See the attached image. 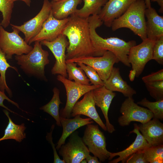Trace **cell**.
I'll return each instance as SVG.
<instances>
[{
	"label": "cell",
	"instance_id": "cell-1",
	"mask_svg": "<svg viewBox=\"0 0 163 163\" xmlns=\"http://www.w3.org/2000/svg\"><path fill=\"white\" fill-rule=\"evenodd\" d=\"M69 18L62 33L68 39L66 60L84 56H96L91 39L88 18H82L75 14Z\"/></svg>",
	"mask_w": 163,
	"mask_h": 163
},
{
	"label": "cell",
	"instance_id": "cell-2",
	"mask_svg": "<svg viewBox=\"0 0 163 163\" xmlns=\"http://www.w3.org/2000/svg\"><path fill=\"white\" fill-rule=\"evenodd\" d=\"M91 39L95 49L96 56H102L105 52L110 51L117 57L119 61L129 67L128 56L131 48L136 45L135 40L126 42L117 37L104 38L96 32V29L101 26L103 22L98 15L90 16L88 18Z\"/></svg>",
	"mask_w": 163,
	"mask_h": 163
},
{
	"label": "cell",
	"instance_id": "cell-3",
	"mask_svg": "<svg viewBox=\"0 0 163 163\" xmlns=\"http://www.w3.org/2000/svg\"><path fill=\"white\" fill-rule=\"evenodd\" d=\"M146 8L144 0L133 3L121 16L114 19L111 27L114 31L122 28L129 29L142 40L147 38L145 12Z\"/></svg>",
	"mask_w": 163,
	"mask_h": 163
},
{
	"label": "cell",
	"instance_id": "cell-4",
	"mask_svg": "<svg viewBox=\"0 0 163 163\" xmlns=\"http://www.w3.org/2000/svg\"><path fill=\"white\" fill-rule=\"evenodd\" d=\"M32 49L28 53L15 56L17 63L26 74L45 81V68L49 64L48 52L43 50L41 43L35 41Z\"/></svg>",
	"mask_w": 163,
	"mask_h": 163
},
{
	"label": "cell",
	"instance_id": "cell-5",
	"mask_svg": "<svg viewBox=\"0 0 163 163\" xmlns=\"http://www.w3.org/2000/svg\"><path fill=\"white\" fill-rule=\"evenodd\" d=\"M11 32L0 27V48L5 53L6 59H11L14 55L19 56L29 53L33 47L27 43L19 35L20 31L12 27Z\"/></svg>",
	"mask_w": 163,
	"mask_h": 163
},
{
	"label": "cell",
	"instance_id": "cell-6",
	"mask_svg": "<svg viewBox=\"0 0 163 163\" xmlns=\"http://www.w3.org/2000/svg\"><path fill=\"white\" fill-rule=\"evenodd\" d=\"M82 138L84 144L90 152L104 162L109 158L111 152L106 149V139L103 133L97 125L87 124Z\"/></svg>",
	"mask_w": 163,
	"mask_h": 163
},
{
	"label": "cell",
	"instance_id": "cell-7",
	"mask_svg": "<svg viewBox=\"0 0 163 163\" xmlns=\"http://www.w3.org/2000/svg\"><path fill=\"white\" fill-rule=\"evenodd\" d=\"M119 61L111 52L107 51L101 56H84L66 60V63L81 62L93 68L101 79L104 82L109 77L113 66Z\"/></svg>",
	"mask_w": 163,
	"mask_h": 163
},
{
	"label": "cell",
	"instance_id": "cell-8",
	"mask_svg": "<svg viewBox=\"0 0 163 163\" xmlns=\"http://www.w3.org/2000/svg\"><path fill=\"white\" fill-rule=\"evenodd\" d=\"M57 79L61 82L65 88L67 96L66 104L59 112L60 116L64 118H70L72 109L78 99L87 92L101 86L85 85L70 80L64 76L58 75Z\"/></svg>",
	"mask_w": 163,
	"mask_h": 163
},
{
	"label": "cell",
	"instance_id": "cell-9",
	"mask_svg": "<svg viewBox=\"0 0 163 163\" xmlns=\"http://www.w3.org/2000/svg\"><path fill=\"white\" fill-rule=\"evenodd\" d=\"M120 112L122 115L118 119L120 126H129L133 121L141 123H145L154 117L153 113L149 109L139 106L134 102L133 97H128L121 106Z\"/></svg>",
	"mask_w": 163,
	"mask_h": 163
},
{
	"label": "cell",
	"instance_id": "cell-10",
	"mask_svg": "<svg viewBox=\"0 0 163 163\" xmlns=\"http://www.w3.org/2000/svg\"><path fill=\"white\" fill-rule=\"evenodd\" d=\"M78 134L77 131L72 133L67 142L62 145L59 150V155L66 163H80L89 154L88 147Z\"/></svg>",
	"mask_w": 163,
	"mask_h": 163
},
{
	"label": "cell",
	"instance_id": "cell-11",
	"mask_svg": "<svg viewBox=\"0 0 163 163\" xmlns=\"http://www.w3.org/2000/svg\"><path fill=\"white\" fill-rule=\"evenodd\" d=\"M155 40L147 38L138 45L132 47L128 56L132 69L136 72V77L142 73L147 63L152 59L153 47Z\"/></svg>",
	"mask_w": 163,
	"mask_h": 163
},
{
	"label": "cell",
	"instance_id": "cell-12",
	"mask_svg": "<svg viewBox=\"0 0 163 163\" xmlns=\"http://www.w3.org/2000/svg\"><path fill=\"white\" fill-rule=\"evenodd\" d=\"M66 37L61 34L53 41L44 40L40 42L42 45L46 46L50 50L56 59L55 63L51 69L52 74L60 75L65 78L67 76L65 51L69 45Z\"/></svg>",
	"mask_w": 163,
	"mask_h": 163
},
{
	"label": "cell",
	"instance_id": "cell-13",
	"mask_svg": "<svg viewBox=\"0 0 163 163\" xmlns=\"http://www.w3.org/2000/svg\"><path fill=\"white\" fill-rule=\"evenodd\" d=\"M51 9V2L44 0L41 10L38 14L21 25L10 24L12 27L18 29L24 36V40L28 43L40 31L42 26L48 17Z\"/></svg>",
	"mask_w": 163,
	"mask_h": 163
},
{
	"label": "cell",
	"instance_id": "cell-14",
	"mask_svg": "<svg viewBox=\"0 0 163 163\" xmlns=\"http://www.w3.org/2000/svg\"><path fill=\"white\" fill-rule=\"evenodd\" d=\"M69 18L58 19L53 16L52 12L44 23L38 34L28 43L30 45L35 41L43 40L52 41L62 34L63 30L69 21Z\"/></svg>",
	"mask_w": 163,
	"mask_h": 163
},
{
	"label": "cell",
	"instance_id": "cell-15",
	"mask_svg": "<svg viewBox=\"0 0 163 163\" xmlns=\"http://www.w3.org/2000/svg\"><path fill=\"white\" fill-rule=\"evenodd\" d=\"M138 0H108L98 16L104 25L111 27L115 19L124 13L133 3Z\"/></svg>",
	"mask_w": 163,
	"mask_h": 163
},
{
	"label": "cell",
	"instance_id": "cell-16",
	"mask_svg": "<svg viewBox=\"0 0 163 163\" xmlns=\"http://www.w3.org/2000/svg\"><path fill=\"white\" fill-rule=\"evenodd\" d=\"M93 90L84 95L81 101H77L71 111V117L77 115L87 116L95 121L104 131H107L105 125L98 115L95 107Z\"/></svg>",
	"mask_w": 163,
	"mask_h": 163
},
{
	"label": "cell",
	"instance_id": "cell-17",
	"mask_svg": "<svg viewBox=\"0 0 163 163\" xmlns=\"http://www.w3.org/2000/svg\"><path fill=\"white\" fill-rule=\"evenodd\" d=\"M93 93L95 104L100 108L105 118L107 131L109 133H112L115 130L114 126L109 121L108 112L112 101L116 94L104 85L94 89Z\"/></svg>",
	"mask_w": 163,
	"mask_h": 163
},
{
	"label": "cell",
	"instance_id": "cell-18",
	"mask_svg": "<svg viewBox=\"0 0 163 163\" xmlns=\"http://www.w3.org/2000/svg\"><path fill=\"white\" fill-rule=\"evenodd\" d=\"M153 118L152 120L138 125L139 129L150 145L163 144V124L159 119Z\"/></svg>",
	"mask_w": 163,
	"mask_h": 163
},
{
	"label": "cell",
	"instance_id": "cell-19",
	"mask_svg": "<svg viewBox=\"0 0 163 163\" xmlns=\"http://www.w3.org/2000/svg\"><path fill=\"white\" fill-rule=\"evenodd\" d=\"M134 126V129L130 131V133H134L136 134V137L134 142L127 148L122 151L117 152H111L108 160H111L116 156H118L119 157L109 161V163H117L121 161L122 163H125L127 158L132 154L151 146L140 133L138 125L135 123Z\"/></svg>",
	"mask_w": 163,
	"mask_h": 163
},
{
	"label": "cell",
	"instance_id": "cell-20",
	"mask_svg": "<svg viewBox=\"0 0 163 163\" xmlns=\"http://www.w3.org/2000/svg\"><path fill=\"white\" fill-rule=\"evenodd\" d=\"M103 82L106 88L113 92H120L125 97H133L136 93V91L123 79L118 68L113 67L109 77Z\"/></svg>",
	"mask_w": 163,
	"mask_h": 163
},
{
	"label": "cell",
	"instance_id": "cell-21",
	"mask_svg": "<svg viewBox=\"0 0 163 163\" xmlns=\"http://www.w3.org/2000/svg\"><path fill=\"white\" fill-rule=\"evenodd\" d=\"M72 119L65 118L60 116L61 126L63 129L62 135L58 140L56 149L59 150L61 146L64 144L66 138L78 129L94 122L90 118H83L80 115H77Z\"/></svg>",
	"mask_w": 163,
	"mask_h": 163
},
{
	"label": "cell",
	"instance_id": "cell-22",
	"mask_svg": "<svg viewBox=\"0 0 163 163\" xmlns=\"http://www.w3.org/2000/svg\"><path fill=\"white\" fill-rule=\"evenodd\" d=\"M145 15L147 38L155 40L163 36V16L159 15L151 6L146 8Z\"/></svg>",
	"mask_w": 163,
	"mask_h": 163
},
{
	"label": "cell",
	"instance_id": "cell-23",
	"mask_svg": "<svg viewBox=\"0 0 163 163\" xmlns=\"http://www.w3.org/2000/svg\"><path fill=\"white\" fill-rule=\"evenodd\" d=\"M83 0H60L51 2V12L55 18L59 20L65 19L75 13L78 5Z\"/></svg>",
	"mask_w": 163,
	"mask_h": 163
},
{
	"label": "cell",
	"instance_id": "cell-24",
	"mask_svg": "<svg viewBox=\"0 0 163 163\" xmlns=\"http://www.w3.org/2000/svg\"><path fill=\"white\" fill-rule=\"evenodd\" d=\"M3 112L8 119V124L5 130L3 136L0 138V142L9 139H13L20 142L26 137L24 131L26 129L24 124L18 125L15 124L9 116L8 111L6 109L3 110Z\"/></svg>",
	"mask_w": 163,
	"mask_h": 163
},
{
	"label": "cell",
	"instance_id": "cell-25",
	"mask_svg": "<svg viewBox=\"0 0 163 163\" xmlns=\"http://www.w3.org/2000/svg\"><path fill=\"white\" fill-rule=\"evenodd\" d=\"M107 0H83L84 2L83 7L79 9H77L74 14L84 18H88L91 15H98Z\"/></svg>",
	"mask_w": 163,
	"mask_h": 163
},
{
	"label": "cell",
	"instance_id": "cell-26",
	"mask_svg": "<svg viewBox=\"0 0 163 163\" xmlns=\"http://www.w3.org/2000/svg\"><path fill=\"white\" fill-rule=\"evenodd\" d=\"M53 91V94L51 100L46 104L40 108V110L49 114L55 120L58 126H61L59 115V105L62 104L60 97L59 90L54 87Z\"/></svg>",
	"mask_w": 163,
	"mask_h": 163
},
{
	"label": "cell",
	"instance_id": "cell-27",
	"mask_svg": "<svg viewBox=\"0 0 163 163\" xmlns=\"http://www.w3.org/2000/svg\"><path fill=\"white\" fill-rule=\"evenodd\" d=\"M75 62L66 63V71L68 75V79L74 80L75 82L82 85H90V80L86 76L83 69L77 66Z\"/></svg>",
	"mask_w": 163,
	"mask_h": 163
},
{
	"label": "cell",
	"instance_id": "cell-28",
	"mask_svg": "<svg viewBox=\"0 0 163 163\" xmlns=\"http://www.w3.org/2000/svg\"><path fill=\"white\" fill-rule=\"evenodd\" d=\"M5 55L0 48V90L5 91V90L10 97H12V92L7 85L5 78L6 70L11 68L18 73V69L15 66H11L7 62Z\"/></svg>",
	"mask_w": 163,
	"mask_h": 163
},
{
	"label": "cell",
	"instance_id": "cell-29",
	"mask_svg": "<svg viewBox=\"0 0 163 163\" xmlns=\"http://www.w3.org/2000/svg\"><path fill=\"white\" fill-rule=\"evenodd\" d=\"M143 152L148 163L163 162V144L151 145L143 149Z\"/></svg>",
	"mask_w": 163,
	"mask_h": 163
},
{
	"label": "cell",
	"instance_id": "cell-30",
	"mask_svg": "<svg viewBox=\"0 0 163 163\" xmlns=\"http://www.w3.org/2000/svg\"><path fill=\"white\" fill-rule=\"evenodd\" d=\"M137 104L148 108L153 114L154 117L159 120L163 119V99L151 102L146 98L142 99Z\"/></svg>",
	"mask_w": 163,
	"mask_h": 163
},
{
	"label": "cell",
	"instance_id": "cell-31",
	"mask_svg": "<svg viewBox=\"0 0 163 163\" xmlns=\"http://www.w3.org/2000/svg\"><path fill=\"white\" fill-rule=\"evenodd\" d=\"M14 2L9 0H0V12L2 16L1 26L4 28L10 24Z\"/></svg>",
	"mask_w": 163,
	"mask_h": 163
},
{
	"label": "cell",
	"instance_id": "cell-32",
	"mask_svg": "<svg viewBox=\"0 0 163 163\" xmlns=\"http://www.w3.org/2000/svg\"><path fill=\"white\" fill-rule=\"evenodd\" d=\"M83 70L91 82V84L95 85H104L103 81L101 79L96 71L92 67L81 62L76 63Z\"/></svg>",
	"mask_w": 163,
	"mask_h": 163
},
{
	"label": "cell",
	"instance_id": "cell-33",
	"mask_svg": "<svg viewBox=\"0 0 163 163\" xmlns=\"http://www.w3.org/2000/svg\"><path fill=\"white\" fill-rule=\"evenodd\" d=\"M150 96L156 101L163 99V81L145 83Z\"/></svg>",
	"mask_w": 163,
	"mask_h": 163
},
{
	"label": "cell",
	"instance_id": "cell-34",
	"mask_svg": "<svg viewBox=\"0 0 163 163\" xmlns=\"http://www.w3.org/2000/svg\"><path fill=\"white\" fill-rule=\"evenodd\" d=\"M152 59L158 63L163 65V36L155 40L152 50Z\"/></svg>",
	"mask_w": 163,
	"mask_h": 163
},
{
	"label": "cell",
	"instance_id": "cell-35",
	"mask_svg": "<svg viewBox=\"0 0 163 163\" xmlns=\"http://www.w3.org/2000/svg\"><path fill=\"white\" fill-rule=\"evenodd\" d=\"M126 161V163H148L145 157L143 150H139L130 155Z\"/></svg>",
	"mask_w": 163,
	"mask_h": 163
},
{
	"label": "cell",
	"instance_id": "cell-36",
	"mask_svg": "<svg viewBox=\"0 0 163 163\" xmlns=\"http://www.w3.org/2000/svg\"><path fill=\"white\" fill-rule=\"evenodd\" d=\"M142 79L145 83L163 81V69L144 76Z\"/></svg>",
	"mask_w": 163,
	"mask_h": 163
},
{
	"label": "cell",
	"instance_id": "cell-37",
	"mask_svg": "<svg viewBox=\"0 0 163 163\" xmlns=\"http://www.w3.org/2000/svg\"><path fill=\"white\" fill-rule=\"evenodd\" d=\"M55 127V125H53L51 126L50 129V132L47 133L46 137V140L48 141L51 144L53 152L54 154V163H66L63 160L61 159L59 156L56 150V148L55 146L53 141V138L52 135L53 132Z\"/></svg>",
	"mask_w": 163,
	"mask_h": 163
},
{
	"label": "cell",
	"instance_id": "cell-38",
	"mask_svg": "<svg viewBox=\"0 0 163 163\" xmlns=\"http://www.w3.org/2000/svg\"><path fill=\"white\" fill-rule=\"evenodd\" d=\"M5 100H7L8 102L11 103L13 104L16 107H17L18 108L21 109V110H23L22 109H20L19 107V105L17 103L14 101H13L11 100L5 94V91H2L0 90V106L4 108L5 109L7 110L8 111L13 113L16 114L17 115H19L18 114L16 113L15 112L11 110L10 109H9L8 107L5 106L3 102ZM20 116H21L22 117H23V116H21L20 115H19Z\"/></svg>",
	"mask_w": 163,
	"mask_h": 163
},
{
	"label": "cell",
	"instance_id": "cell-39",
	"mask_svg": "<svg viewBox=\"0 0 163 163\" xmlns=\"http://www.w3.org/2000/svg\"><path fill=\"white\" fill-rule=\"evenodd\" d=\"M87 162L88 163H101L98 160L97 157L95 156H92L88 155L85 158Z\"/></svg>",
	"mask_w": 163,
	"mask_h": 163
},
{
	"label": "cell",
	"instance_id": "cell-40",
	"mask_svg": "<svg viewBox=\"0 0 163 163\" xmlns=\"http://www.w3.org/2000/svg\"><path fill=\"white\" fill-rule=\"evenodd\" d=\"M136 71L133 69H132L129 72V78L130 81L133 82L136 77Z\"/></svg>",
	"mask_w": 163,
	"mask_h": 163
},
{
	"label": "cell",
	"instance_id": "cell-41",
	"mask_svg": "<svg viewBox=\"0 0 163 163\" xmlns=\"http://www.w3.org/2000/svg\"><path fill=\"white\" fill-rule=\"evenodd\" d=\"M156 2L158 3L160 6L159 11L163 13V0H151V2Z\"/></svg>",
	"mask_w": 163,
	"mask_h": 163
},
{
	"label": "cell",
	"instance_id": "cell-42",
	"mask_svg": "<svg viewBox=\"0 0 163 163\" xmlns=\"http://www.w3.org/2000/svg\"><path fill=\"white\" fill-rule=\"evenodd\" d=\"M10 1L14 2L17 1H21L24 2L26 5L28 6H30V5L31 0H9Z\"/></svg>",
	"mask_w": 163,
	"mask_h": 163
},
{
	"label": "cell",
	"instance_id": "cell-43",
	"mask_svg": "<svg viewBox=\"0 0 163 163\" xmlns=\"http://www.w3.org/2000/svg\"><path fill=\"white\" fill-rule=\"evenodd\" d=\"M146 8L151 7V0H145Z\"/></svg>",
	"mask_w": 163,
	"mask_h": 163
},
{
	"label": "cell",
	"instance_id": "cell-44",
	"mask_svg": "<svg viewBox=\"0 0 163 163\" xmlns=\"http://www.w3.org/2000/svg\"><path fill=\"white\" fill-rule=\"evenodd\" d=\"M87 163V161L85 158L82 160L80 162V163Z\"/></svg>",
	"mask_w": 163,
	"mask_h": 163
},
{
	"label": "cell",
	"instance_id": "cell-45",
	"mask_svg": "<svg viewBox=\"0 0 163 163\" xmlns=\"http://www.w3.org/2000/svg\"><path fill=\"white\" fill-rule=\"evenodd\" d=\"M60 0H52V1H54V2H56V1H59Z\"/></svg>",
	"mask_w": 163,
	"mask_h": 163
},
{
	"label": "cell",
	"instance_id": "cell-46",
	"mask_svg": "<svg viewBox=\"0 0 163 163\" xmlns=\"http://www.w3.org/2000/svg\"><path fill=\"white\" fill-rule=\"evenodd\" d=\"M1 22L0 21V27L1 26Z\"/></svg>",
	"mask_w": 163,
	"mask_h": 163
}]
</instances>
